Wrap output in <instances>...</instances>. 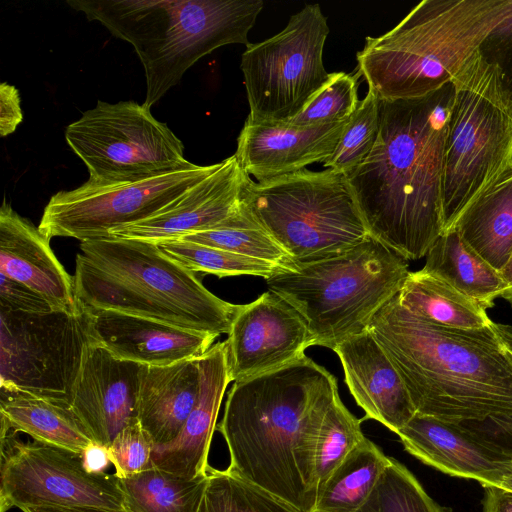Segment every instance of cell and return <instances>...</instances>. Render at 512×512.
<instances>
[{
  "label": "cell",
  "mask_w": 512,
  "mask_h": 512,
  "mask_svg": "<svg viewBox=\"0 0 512 512\" xmlns=\"http://www.w3.org/2000/svg\"><path fill=\"white\" fill-rule=\"evenodd\" d=\"M93 343L90 316L81 304L74 312L0 309V388L70 406Z\"/></svg>",
  "instance_id": "obj_10"
},
{
  "label": "cell",
  "mask_w": 512,
  "mask_h": 512,
  "mask_svg": "<svg viewBox=\"0 0 512 512\" xmlns=\"http://www.w3.org/2000/svg\"><path fill=\"white\" fill-rule=\"evenodd\" d=\"M76 301L183 329L228 334L240 305L210 292L152 241L108 237L81 242L73 275Z\"/></svg>",
  "instance_id": "obj_4"
},
{
  "label": "cell",
  "mask_w": 512,
  "mask_h": 512,
  "mask_svg": "<svg viewBox=\"0 0 512 512\" xmlns=\"http://www.w3.org/2000/svg\"><path fill=\"white\" fill-rule=\"evenodd\" d=\"M85 467L92 473H102L111 464L106 447L93 443L83 453Z\"/></svg>",
  "instance_id": "obj_44"
},
{
  "label": "cell",
  "mask_w": 512,
  "mask_h": 512,
  "mask_svg": "<svg viewBox=\"0 0 512 512\" xmlns=\"http://www.w3.org/2000/svg\"><path fill=\"white\" fill-rule=\"evenodd\" d=\"M23 512H129L128 510H110L86 507L35 506L22 509Z\"/></svg>",
  "instance_id": "obj_45"
},
{
  "label": "cell",
  "mask_w": 512,
  "mask_h": 512,
  "mask_svg": "<svg viewBox=\"0 0 512 512\" xmlns=\"http://www.w3.org/2000/svg\"><path fill=\"white\" fill-rule=\"evenodd\" d=\"M452 229L500 272L512 255V174L478 198Z\"/></svg>",
  "instance_id": "obj_26"
},
{
  "label": "cell",
  "mask_w": 512,
  "mask_h": 512,
  "mask_svg": "<svg viewBox=\"0 0 512 512\" xmlns=\"http://www.w3.org/2000/svg\"><path fill=\"white\" fill-rule=\"evenodd\" d=\"M199 358L141 365L137 419L154 447L173 442L194 408L200 386Z\"/></svg>",
  "instance_id": "obj_24"
},
{
  "label": "cell",
  "mask_w": 512,
  "mask_h": 512,
  "mask_svg": "<svg viewBox=\"0 0 512 512\" xmlns=\"http://www.w3.org/2000/svg\"><path fill=\"white\" fill-rule=\"evenodd\" d=\"M154 444L138 420L124 427L107 448L117 477L138 474L153 466Z\"/></svg>",
  "instance_id": "obj_38"
},
{
  "label": "cell",
  "mask_w": 512,
  "mask_h": 512,
  "mask_svg": "<svg viewBox=\"0 0 512 512\" xmlns=\"http://www.w3.org/2000/svg\"><path fill=\"white\" fill-rule=\"evenodd\" d=\"M154 243L165 255L193 273L204 272L219 278L251 275L268 279L286 269L276 263L195 242L169 239Z\"/></svg>",
  "instance_id": "obj_31"
},
{
  "label": "cell",
  "mask_w": 512,
  "mask_h": 512,
  "mask_svg": "<svg viewBox=\"0 0 512 512\" xmlns=\"http://www.w3.org/2000/svg\"><path fill=\"white\" fill-rule=\"evenodd\" d=\"M0 309L27 313L53 311L49 302L29 286L0 273Z\"/></svg>",
  "instance_id": "obj_40"
},
{
  "label": "cell",
  "mask_w": 512,
  "mask_h": 512,
  "mask_svg": "<svg viewBox=\"0 0 512 512\" xmlns=\"http://www.w3.org/2000/svg\"><path fill=\"white\" fill-rule=\"evenodd\" d=\"M434 274L483 308L494 306L504 283L501 274L470 248L456 229L441 234L426 255L422 268Z\"/></svg>",
  "instance_id": "obj_27"
},
{
  "label": "cell",
  "mask_w": 512,
  "mask_h": 512,
  "mask_svg": "<svg viewBox=\"0 0 512 512\" xmlns=\"http://www.w3.org/2000/svg\"><path fill=\"white\" fill-rule=\"evenodd\" d=\"M368 330L401 376L416 413L453 423L512 416V326H443L411 313L397 294Z\"/></svg>",
  "instance_id": "obj_3"
},
{
  "label": "cell",
  "mask_w": 512,
  "mask_h": 512,
  "mask_svg": "<svg viewBox=\"0 0 512 512\" xmlns=\"http://www.w3.org/2000/svg\"><path fill=\"white\" fill-rule=\"evenodd\" d=\"M397 435L404 449L424 464L482 486H500L512 469V450L473 423L416 413Z\"/></svg>",
  "instance_id": "obj_17"
},
{
  "label": "cell",
  "mask_w": 512,
  "mask_h": 512,
  "mask_svg": "<svg viewBox=\"0 0 512 512\" xmlns=\"http://www.w3.org/2000/svg\"><path fill=\"white\" fill-rule=\"evenodd\" d=\"M442 175L444 231L512 174V111L479 51L453 78Z\"/></svg>",
  "instance_id": "obj_8"
},
{
  "label": "cell",
  "mask_w": 512,
  "mask_h": 512,
  "mask_svg": "<svg viewBox=\"0 0 512 512\" xmlns=\"http://www.w3.org/2000/svg\"><path fill=\"white\" fill-rule=\"evenodd\" d=\"M357 512H447L424 490L416 477L394 458Z\"/></svg>",
  "instance_id": "obj_35"
},
{
  "label": "cell",
  "mask_w": 512,
  "mask_h": 512,
  "mask_svg": "<svg viewBox=\"0 0 512 512\" xmlns=\"http://www.w3.org/2000/svg\"><path fill=\"white\" fill-rule=\"evenodd\" d=\"M398 298L411 313L443 326L480 329L493 322L478 302L423 269L409 272Z\"/></svg>",
  "instance_id": "obj_28"
},
{
  "label": "cell",
  "mask_w": 512,
  "mask_h": 512,
  "mask_svg": "<svg viewBox=\"0 0 512 512\" xmlns=\"http://www.w3.org/2000/svg\"><path fill=\"white\" fill-rule=\"evenodd\" d=\"M89 21L129 42L145 72L151 109L199 59L228 44L248 46L261 0H67Z\"/></svg>",
  "instance_id": "obj_6"
},
{
  "label": "cell",
  "mask_w": 512,
  "mask_h": 512,
  "mask_svg": "<svg viewBox=\"0 0 512 512\" xmlns=\"http://www.w3.org/2000/svg\"><path fill=\"white\" fill-rule=\"evenodd\" d=\"M175 239L223 249L276 263L285 268L294 264L289 254L256 221L247 204L242 216L230 225L184 235Z\"/></svg>",
  "instance_id": "obj_32"
},
{
  "label": "cell",
  "mask_w": 512,
  "mask_h": 512,
  "mask_svg": "<svg viewBox=\"0 0 512 512\" xmlns=\"http://www.w3.org/2000/svg\"><path fill=\"white\" fill-rule=\"evenodd\" d=\"M453 99L451 82L424 97L380 100L376 144L345 175L369 235L405 260L426 256L444 231V144Z\"/></svg>",
  "instance_id": "obj_2"
},
{
  "label": "cell",
  "mask_w": 512,
  "mask_h": 512,
  "mask_svg": "<svg viewBox=\"0 0 512 512\" xmlns=\"http://www.w3.org/2000/svg\"><path fill=\"white\" fill-rule=\"evenodd\" d=\"M199 394L179 436L153 448L154 466L185 478L207 475L208 455L220 405L231 382L225 341L214 344L199 358Z\"/></svg>",
  "instance_id": "obj_23"
},
{
  "label": "cell",
  "mask_w": 512,
  "mask_h": 512,
  "mask_svg": "<svg viewBox=\"0 0 512 512\" xmlns=\"http://www.w3.org/2000/svg\"><path fill=\"white\" fill-rule=\"evenodd\" d=\"M19 91L13 85H0V135L12 134L23 120Z\"/></svg>",
  "instance_id": "obj_41"
},
{
  "label": "cell",
  "mask_w": 512,
  "mask_h": 512,
  "mask_svg": "<svg viewBox=\"0 0 512 512\" xmlns=\"http://www.w3.org/2000/svg\"><path fill=\"white\" fill-rule=\"evenodd\" d=\"M244 200L294 263L338 256L369 235L347 177L329 168L250 178Z\"/></svg>",
  "instance_id": "obj_9"
},
{
  "label": "cell",
  "mask_w": 512,
  "mask_h": 512,
  "mask_svg": "<svg viewBox=\"0 0 512 512\" xmlns=\"http://www.w3.org/2000/svg\"><path fill=\"white\" fill-rule=\"evenodd\" d=\"M500 274L504 283V289L500 298H503L512 306V255L500 271Z\"/></svg>",
  "instance_id": "obj_46"
},
{
  "label": "cell",
  "mask_w": 512,
  "mask_h": 512,
  "mask_svg": "<svg viewBox=\"0 0 512 512\" xmlns=\"http://www.w3.org/2000/svg\"><path fill=\"white\" fill-rule=\"evenodd\" d=\"M249 179L232 155L157 213L114 229L109 237L155 242L230 225L245 210L244 189Z\"/></svg>",
  "instance_id": "obj_16"
},
{
  "label": "cell",
  "mask_w": 512,
  "mask_h": 512,
  "mask_svg": "<svg viewBox=\"0 0 512 512\" xmlns=\"http://www.w3.org/2000/svg\"><path fill=\"white\" fill-rule=\"evenodd\" d=\"M118 480L129 512H198L208 475L190 479L153 465Z\"/></svg>",
  "instance_id": "obj_30"
},
{
  "label": "cell",
  "mask_w": 512,
  "mask_h": 512,
  "mask_svg": "<svg viewBox=\"0 0 512 512\" xmlns=\"http://www.w3.org/2000/svg\"><path fill=\"white\" fill-rule=\"evenodd\" d=\"M344 370L345 383L365 416L397 434L416 414L407 388L369 330L351 336L333 350Z\"/></svg>",
  "instance_id": "obj_21"
},
{
  "label": "cell",
  "mask_w": 512,
  "mask_h": 512,
  "mask_svg": "<svg viewBox=\"0 0 512 512\" xmlns=\"http://www.w3.org/2000/svg\"><path fill=\"white\" fill-rule=\"evenodd\" d=\"M0 273L42 295L54 310L74 312L73 277L59 262L50 239L5 200L0 208Z\"/></svg>",
  "instance_id": "obj_22"
},
{
  "label": "cell",
  "mask_w": 512,
  "mask_h": 512,
  "mask_svg": "<svg viewBox=\"0 0 512 512\" xmlns=\"http://www.w3.org/2000/svg\"><path fill=\"white\" fill-rule=\"evenodd\" d=\"M511 12L512 0H423L366 38L356 73L381 101L424 97L451 83Z\"/></svg>",
  "instance_id": "obj_5"
},
{
  "label": "cell",
  "mask_w": 512,
  "mask_h": 512,
  "mask_svg": "<svg viewBox=\"0 0 512 512\" xmlns=\"http://www.w3.org/2000/svg\"><path fill=\"white\" fill-rule=\"evenodd\" d=\"M380 129V99L368 89L348 119L334 153L324 167L348 175L369 156Z\"/></svg>",
  "instance_id": "obj_36"
},
{
  "label": "cell",
  "mask_w": 512,
  "mask_h": 512,
  "mask_svg": "<svg viewBox=\"0 0 512 512\" xmlns=\"http://www.w3.org/2000/svg\"><path fill=\"white\" fill-rule=\"evenodd\" d=\"M347 121L297 128L246 119L234 155L242 170L257 181L291 174L331 157Z\"/></svg>",
  "instance_id": "obj_20"
},
{
  "label": "cell",
  "mask_w": 512,
  "mask_h": 512,
  "mask_svg": "<svg viewBox=\"0 0 512 512\" xmlns=\"http://www.w3.org/2000/svg\"><path fill=\"white\" fill-rule=\"evenodd\" d=\"M500 487L512 491V469L503 478Z\"/></svg>",
  "instance_id": "obj_47"
},
{
  "label": "cell",
  "mask_w": 512,
  "mask_h": 512,
  "mask_svg": "<svg viewBox=\"0 0 512 512\" xmlns=\"http://www.w3.org/2000/svg\"><path fill=\"white\" fill-rule=\"evenodd\" d=\"M338 395L334 375L306 355L234 382L216 426L229 452L225 470L299 512H313L318 436Z\"/></svg>",
  "instance_id": "obj_1"
},
{
  "label": "cell",
  "mask_w": 512,
  "mask_h": 512,
  "mask_svg": "<svg viewBox=\"0 0 512 512\" xmlns=\"http://www.w3.org/2000/svg\"><path fill=\"white\" fill-rule=\"evenodd\" d=\"M359 75L333 72L307 106L286 123L297 128L335 124L348 120L357 109Z\"/></svg>",
  "instance_id": "obj_37"
},
{
  "label": "cell",
  "mask_w": 512,
  "mask_h": 512,
  "mask_svg": "<svg viewBox=\"0 0 512 512\" xmlns=\"http://www.w3.org/2000/svg\"><path fill=\"white\" fill-rule=\"evenodd\" d=\"M198 512H299L254 485L209 466Z\"/></svg>",
  "instance_id": "obj_34"
},
{
  "label": "cell",
  "mask_w": 512,
  "mask_h": 512,
  "mask_svg": "<svg viewBox=\"0 0 512 512\" xmlns=\"http://www.w3.org/2000/svg\"><path fill=\"white\" fill-rule=\"evenodd\" d=\"M219 163H189L136 181L81 186L54 194L44 208L39 230L49 239L75 238L80 242L108 238L117 228L146 219L191 186L210 175Z\"/></svg>",
  "instance_id": "obj_13"
},
{
  "label": "cell",
  "mask_w": 512,
  "mask_h": 512,
  "mask_svg": "<svg viewBox=\"0 0 512 512\" xmlns=\"http://www.w3.org/2000/svg\"><path fill=\"white\" fill-rule=\"evenodd\" d=\"M509 350L512 353V333H511V336H510V339H509Z\"/></svg>",
  "instance_id": "obj_48"
},
{
  "label": "cell",
  "mask_w": 512,
  "mask_h": 512,
  "mask_svg": "<svg viewBox=\"0 0 512 512\" xmlns=\"http://www.w3.org/2000/svg\"><path fill=\"white\" fill-rule=\"evenodd\" d=\"M483 487L482 512H512V491L493 485Z\"/></svg>",
  "instance_id": "obj_42"
},
{
  "label": "cell",
  "mask_w": 512,
  "mask_h": 512,
  "mask_svg": "<svg viewBox=\"0 0 512 512\" xmlns=\"http://www.w3.org/2000/svg\"><path fill=\"white\" fill-rule=\"evenodd\" d=\"M141 364L119 359L103 346H89L75 382L70 408L95 443L109 447L137 419Z\"/></svg>",
  "instance_id": "obj_18"
},
{
  "label": "cell",
  "mask_w": 512,
  "mask_h": 512,
  "mask_svg": "<svg viewBox=\"0 0 512 512\" xmlns=\"http://www.w3.org/2000/svg\"><path fill=\"white\" fill-rule=\"evenodd\" d=\"M319 4L305 5L278 34L249 44L241 57L248 120L283 123L297 116L328 82L323 50L329 34Z\"/></svg>",
  "instance_id": "obj_11"
},
{
  "label": "cell",
  "mask_w": 512,
  "mask_h": 512,
  "mask_svg": "<svg viewBox=\"0 0 512 512\" xmlns=\"http://www.w3.org/2000/svg\"><path fill=\"white\" fill-rule=\"evenodd\" d=\"M1 512L17 507H86L126 510L118 477L92 473L82 453L1 433Z\"/></svg>",
  "instance_id": "obj_14"
},
{
  "label": "cell",
  "mask_w": 512,
  "mask_h": 512,
  "mask_svg": "<svg viewBox=\"0 0 512 512\" xmlns=\"http://www.w3.org/2000/svg\"><path fill=\"white\" fill-rule=\"evenodd\" d=\"M390 459L379 446L365 438L329 477L317 495L313 512H357Z\"/></svg>",
  "instance_id": "obj_29"
},
{
  "label": "cell",
  "mask_w": 512,
  "mask_h": 512,
  "mask_svg": "<svg viewBox=\"0 0 512 512\" xmlns=\"http://www.w3.org/2000/svg\"><path fill=\"white\" fill-rule=\"evenodd\" d=\"M1 433L23 432L35 441L83 453L94 442L70 406L0 388Z\"/></svg>",
  "instance_id": "obj_25"
},
{
  "label": "cell",
  "mask_w": 512,
  "mask_h": 512,
  "mask_svg": "<svg viewBox=\"0 0 512 512\" xmlns=\"http://www.w3.org/2000/svg\"><path fill=\"white\" fill-rule=\"evenodd\" d=\"M478 51L492 66L502 96L512 111V12L489 33Z\"/></svg>",
  "instance_id": "obj_39"
},
{
  "label": "cell",
  "mask_w": 512,
  "mask_h": 512,
  "mask_svg": "<svg viewBox=\"0 0 512 512\" xmlns=\"http://www.w3.org/2000/svg\"><path fill=\"white\" fill-rule=\"evenodd\" d=\"M65 139L94 184L136 181L190 163L181 140L134 101H98L67 126Z\"/></svg>",
  "instance_id": "obj_12"
},
{
  "label": "cell",
  "mask_w": 512,
  "mask_h": 512,
  "mask_svg": "<svg viewBox=\"0 0 512 512\" xmlns=\"http://www.w3.org/2000/svg\"><path fill=\"white\" fill-rule=\"evenodd\" d=\"M512 450V416H498L482 422H470Z\"/></svg>",
  "instance_id": "obj_43"
},
{
  "label": "cell",
  "mask_w": 512,
  "mask_h": 512,
  "mask_svg": "<svg viewBox=\"0 0 512 512\" xmlns=\"http://www.w3.org/2000/svg\"><path fill=\"white\" fill-rule=\"evenodd\" d=\"M85 309L94 342L119 359L141 365L162 366L199 358L218 337L118 311Z\"/></svg>",
  "instance_id": "obj_19"
},
{
  "label": "cell",
  "mask_w": 512,
  "mask_h": 512,
  "mask_svg": "<svg viewBox=\"0 0 512 512\" xmlns=\"http://www.w3.org/2000/svg\"><path fill=\"white\" fill-rule=\"evenodd\" d=\"M357 419L338 395L323 419L316 448L317 495L347 455L366 437Z\"/></svg>",
  "instance_id": "obj_33"
},
{
  "label": "cell",
  "mask_w": 512,
  "mask_h": 512,
  "mask_svg": "<svg viewBox=\"0 0 512 512\" xmlns=\"http://www.w3.org/2000/svg\"><path fill=\"white\" fill-rule=\"evenodd\" d=\"M225 345L230 381L237 382L303 358L314 342L302 315L268 290L240 305Z\"/></svg>",
  "instance_id": "obj_15"
},
{
  "label": "cell",
  "mask_w": 512,
  "mask_h": 512,
  "mask_svg": "<svg viewBox=\"0 0 512 512\" xmlns=\"http://www.w3.org/2000/svg\"><path fill=\"white\" fill-rule=\"evenodd\" d=\"M409 272L404 258L368 235L338 256L294 263L266 282L302 315L314 345L334 350L368 330Z\"/></svg>",
  "instance_id": "obj_7"
}]
</instances>
